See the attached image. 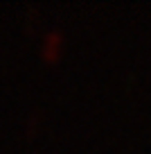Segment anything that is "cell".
Masks as SVG:
<instances>
[{"label":"cell","mask_w":151,"mask_h":154,"mask_svg":"<svg viewBox=\"0 0 151 154\" xmlns=\"http://www.w3.org/2000/svg\"><path fill=\"white\" fill-rule=\"evenodd\" d=\"M57 43H59V34H57V32H54V34H47V38H45V48L54 50V48H57Z\"/></svg>","instance_id":"cell-1"}]
</instances>
